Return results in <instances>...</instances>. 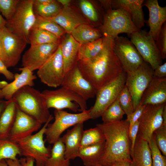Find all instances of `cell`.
Wrapping results in <instances>:
<instances>
[{
	"mask_svg": "<svg viewBox=\"0 0 166 166\" xmlns=\"http://www.w3.org/2000/svg\"><path fill=\"white\" fill-rule=\"evenodd\" d=\"M20 151L17 143L8 138H0V161L3 160H16L20 155Z\"/></svg>",
	"mask_w": 166,
	"mask_h": 166,
	"instance_id": "cell-33",
	"label": "cell"
},
{
	"mask_svg": "<svg viewBox=\"0 0 166 166\" xmlns=\"http://www.w3.org/2000/svg\"><path fill=\"white\" fill-rule=\"evenodd\" d=\"M57 1L59 3L62 4L63 7L69 6L71 2V0H58Z\"/></svg>",
	"mask_w": 166,
	"mask_h": 166,
	"instance_id": "cell-54",
	"label": "cell"
},
{
	"mask_svg": "<svg viewBox=\"0 0 166 166\" xmlns=\"http://www.w3.org/2000/svg\"><path fill=\"white\" fill-rule=\"evenodd\" d=\"M131 159L132 166H152L151 152L148 142L137 136Z\"/></svg>",
	"mask_w": 166,
	"mask_h": 166,
	"instance_id": "cell-26",
	"label": "cell"
},
{
	"mask_svg": "<svg viewBox=\"0 0 166 166\" xmlns=\"http://www.w3.org/2000/svg\"><path fill=\"white\" fill-rule=\"evenodd\" d=\"M80 9L84 14L91 21L98 23L101 22V16L96 8L89 1L82 0L79 3Z\"/></svg>",
	"mask_w": 166,
	"mask_h": 166,
	"instance_id": "cell-38",
	"label": "cell"
},
{
	"mask_svg": "<svg viewBox=\"0 0 166 166\" xmlns=\"http://www.w3.org/2000/svg\"><path fill=\"white\" fill-rule=\"evenodd\" d=\"M145 105L140 104L130 115L127 117V119L129 123V128L137 121L143 113Z\"/></svg>",
	"mask_w": 166,
	"mask_h": 166,
	"instance_id": "cell-45",
	"label": "cell"
},
{
	"mask_svg": "<svg viewBox=\"0 0 166 166\" xmlns=\"http://www.w3.org/2000/svg\"><path fill=\"white\" fill-rule=\"evenodd\" d=\"M153 76L158 78L166 77V63L158 66L153 70Z\"/></svg>",
	"mask_w": 166,
	"mask_h": 166,
	"instance_id": "cell-47",
	"label": "cell"
},
{
	"mask_svg": "<svg viewBox=\"0 0 166 166\" xmlns=\"http://www.w3.org/2000/svg\"><path fill=\"white\" fill-rule=\"evenodd\" d=\"M103 45V38L80 45L78 49V61H85L96 56L101 50Z\"/></svg>",
	"mask_w": 166,
	"mask_h": 166,
	"instance_id": "cell-32",
	"label": "cell"
},
{
	"mask_svg": "<svg viewBox=\"0 0 166 166\" xmlns=\"http://www.w3.org/2000/svg\"><path fill=\"white\" fill-rule=\"evenodd\" d=\"M36 19L33 0H20L14 14L10 19L6 21L5 26L29 44V33Z\"/></svg>",
	"mask_w": 166,
	"mask_h": 166,
	"instance_id": "cell-6",
	"label": "cell"
},
{
	"mask_svg": "<svg viewBox=\"0 0 166 166\" xmlns=\"http://www.w3.org/2000/svg\"><path fill=\"white\" fill-rule=\"evenodd\" d=\"M65 145L60 137L53 144L50 156L45 166H69L70 160L65 158Z\"/></svg>",
	"mask_w": 166,
	"mask_h": 166,
	"instance_id": "cell-30",
	"label": "cell"
},
{
	"mask_svg": "<svg viewBox=\"0 0 166 166\" xmlns=\"http://www.w3.org/2000/svg\"><path fill=\"white\" fill-rule=\"evenodd\" d=\"M126 74L125 85L132 97L135 110L153 77V70L149 64L144 61L136 70Z\"/></svg>",
	"mask_w": 166,
	"mask_h": 166,
	"instance_id": "cell-10",
	"label": "cell"
},
{
	"mask_svg": "<svg viewBox=\"0 0 166 166\" xmlns=\"http://www.w3.org/2000/svg\"><path fill=\"white\" fill-rule=\"evenodd\" d=\"M61 86L77 93L86 101L94 98L97 91L83 76L77 63L65 74Z\"/></svg>",
	"mask_w": 166,
	"mask_h": 166,
	"instance_id": "cell-16",
	"label": "cell"
},
{
	"mask_svg": "<svg viewBox=\"0 0 166 166\" xmlns=\"http://www.w3.org/2000/svg\"><path fill=\"white\" fill-rule=\"evenodd\" d=\"M19 160L22 166H34L35 161L32 157H25Z\"/></svg>",
	"mask_w": 166,
	"mask_h": 166,
	"instance_id": "cell-49",
	"label": "cell"
},
{
	"mask_svg": "<svg viewBox=\"0 0 166 166\" xmlns=\"http://www.w3.org/2000/svg\"><path fill=\"white\" fill-rule=\"evenodd\" d=\"M143 6L148 9L149 18L147 23L149 27L148 34L156 41L161 28L166 21V6H160L157 0H144Z\"/></svg>",
	"mask_w": 166,
	"mask_h": 166,
	"instance_id": "cell-19",
	"label": "cell"
},
{
	"mask_svg": "<svg viewBox=\"0 0 166 166\" xmlns=\"http://www.w3.org/2000/svg\"><path fill=\"white\" fill-rule=\"evenodd\" d=\"M47 108L57 110L67 109L74 112L87 110L86 101L75 92L63 87L55 90L45 89L42 92Z\"/></svg>",
	"mask_w": 166,
	"mask_h": 166,
	"instance_id": "cell-5",
	"label": "cell"
},
{
	"mask_svg": "<svg viewBox=\"0 0 166 166\" xmlns=\"http://www.w3.org/2000/svg\"><path fill=\"white\" fill-rule=\"evenodd\" d=\"M166 102V77L153 76L142 96L140 104L157 105Z\"/></svg>",
	"mask_w": 166,
	"mask_h": 166,
	"instance_id": "cell-20",
	"label": "cell"
},
{
	"mask_svg": "<svg viewBox=\"0 0 166 166\" xmlns=\"http://www.w3.org/2000/svg\"><path fill=\"white\" fill-rule=\"evenodd\" d=\"M12 98L21 110L42 124H45L52 115L42 92L33 87L24 86L15 93Z\"/></svg>",
	"mask_w": 166,
	"mask_h": 166,
	"instance_id": "cell-3",
	"label": "cell"
},
{
	"mask_svg": "<svg viewBox=\"0 0 166 166\" xmlns=\"http://www.w3.org/2000/svg\"><path fill=\"white\" fill-rule=\"evenodd\" d=\"M117 99L127 117L134 111L132 97L125 85L120 94Z\"/></svg>",
	"mask_w": 166,
	"mask_h": 166,
	"instance_id": "cell-39",
	"label": "cell"
},
{
	"mask_svg": "<svg viewBox=\"0 0 166 166\" xmlns=\"http://www.w3.org/2000/svg\"><path fill=\"white\" fill-rule=\"evenodd\" d=\"M0 60L3 62L6 65V57L2 43L0 40Z\"/></svg>",
	"mask_w": 166,
	"mask_h": 166,
	"instance_id": "cell-50",
	"label": "cell"
},
{
	"mask_svg": "<svg viewBox=\"0 0 166 166\" xmlns=\"http://www.w3.org/2000/svg\"><path fill=\"white\" fill-rule=\"evenodd\" d=\"M20 1V0H0V12L6 21L12 18Z\"/></svg>",
	"mask_w": 166,
	"mask_h": 166,
	"instance_id": "cell-41",
	"label": "cell"
},
{
	"mask_svg": "<svg viewBox=\"0 0 166 166\" xmlns=\"http://www.w3.org/2000/svg\"><path fill=\"white\" fill-rule=\"evenodd\" d=\"M0 40L6 56V66L8 68L15 66L19 61L27 43L6 26L0 29Z\"/></svg>",
	"mask_w": 166,
	"mask_h": 166,
	"instance_id": "cell-15",
	"label": "cell"
},
{
	"mask_svg": "<svg viewBox=\"0 0 166 166\" xmlns=\"http://www.w3.org/2000/svg\"><path fill=\"white\" fill-rule=\"evenodd\" d=\"M36 21L32 28L45 30L59 38L64 33L65 30L61 26L49 18L37 15H36Z\"/></svg>",
	"mask_w": 166,
	"mask_h": 166,
	"instance_id": "cell-35",
	"label": "cell"
},
{
	"mask_svg": "<svg viewBox=\"0 0 166 166\" xmlns=\"http://www.w3.org/2000/svg\"><path fill=\"white\" fill-rule=\"evenodd\" d=\"M59 3L53 0L48 4L38 5L33 4V10L36 15L49 18L57 15L61 10Z\"/></svg>",
	"mask_w": 166,
	"mask_h": 166,
	"instance_id": "cell-36",
	"label": "cell"
},
{
	"mask_svg": "<svg viewBox=\"0 0 166 166\" xmlns=\"http://www.w3.org/2000/svg\"><path fill=\"white\" fill-rule=\"evenodd\" d=\"M9 100H3L2 99L0 100V117L3 111L9 103Z\"/></svg>",
	"mask_w": 166,
	"mask_h": 166,
	"instance_id": "cell-53",
	"label": "cell"
},
{
	"mask_svg": "<svg viewBox=\"0 0 166 166\" xmlns=\"http://www.w3.org/2000/svg\"><path fill=\"white\" fill-rule=\"evenodd\" d=\"M70 34L80 45L93 42L102 37L100 30L86 23L76 27Z\"/></svg>",
	"mask_w": 166,
	"mask_h": 166,
	"instance_id": "cell-29",
	"label": "cell"
},
{
	"mask_svg": "<svg viewBox=\"0 0 166 166\" xmlns=\"http://www.w3.org/2000/svg\"><path fill=\"white\" fill-rule=\"evenodd\" d=\"M30 46L39 45L59 43L60 38L45 30L32 28L29 34Z\"/></svg>",
	"mask_w": 166,
	"mask_h": 166,
	"instance_id": "cell-31",
	"label": "cell"
},
{
	"mask_svg": "<svg viewBox=\"0 0 166 166\" xmlns=\"http://www.w3.org/2000/svg\"><path fill=\"white\" fill-rule=\"evenodd\" d=\"M125 114L117 98L104 112L101 117L103 123H109L121 120Z\"/></svg>",
	"mask_w": 166,
	"mask_h": 166,
	"instance_id": "cell-37",
	"label": "cell"
},
{
	"mask_svg": "<svg viewBox=\"0 0 166 166\" xmlns=\"http://www.w3.org/2000/svg\"><path fill=\"white\" fill-rule=\"evenodd\" d=\"M18 69L21 73H15L14 80L1 89L6 100L12 99L15 93L24 86L33 87L34 85V81L37 77L33 72L26 67L19 68Z\"/></svg>",
	"mask_w": 166,
	"mask_h": 166,
	"instance_id": "cell-22",
	"label": "cell"
},
{
	"mask_svg": "<svg viewBox=\"0 0 166 166\" xmlns=\"http://www.w3.org/2000/svg\"><path fill=\"white\" fill-rule=\"evenodd\" d=\"M4 99V96L1 89H0V100Z\"/></svg>",
	"mask_w": 166,
	"mask_h": 166,
	"instance_id": "cell-57",
	"label": "cell"
},
{
	"mask_svg": "<svg viewBox=\"0 0 166 166\" xmlns=\"http://www.w3.org/2000/svg\"><path fill=\"white\" fill-rule=\"evenodd\" d=\"M53 118L52 115L37 132L17 143L20 151V156L33 158L36 166H45L50 156L51 148L45 146L43 137L48 125Z\"/></svg>",
	"mask_w": 166,
	"mask_h": 166,
	"instance_id": "cell-4",
	"label": "cell"
},
{
	"mask_svg": "<svg viewBox=\"0 0 166 166\" xmlns=\"http://www.w3.org/2000/svg\"><path fill=\"white\" fill-rule=\"evenodd\" d=\"M105 136L97 127L84 131L81 137L80 148L105 141Z\"/></svg>",
	"mask_w": 166,
	"mask_h": 166,
	"instance_id": "cell-34",
	"label": "cell"
},
{
	"mask_svg": "<svg viewBox=\"0 0 166 166\" xmlns=\"http://www.w3.org/2000/svg\"><path fill=\"white\" fill-rule=\"evenodd\" d=\"M101 31L103 36H110L114 39L121 33L127 34L129 36L140 29L133 24L130 16L121 9L111 8L104 16L101 26Z\"/></svg>",
	"mask_w": 166,
	"mask_h": 166,
	"instance_id": "cell-8",
	"label": "cell"
},
{
	"mask_svg": "<svg viewBox=\"0 0 166 166\" xmlns=\"http://www.w3.org/2000/svg\"><path fill=\"white\" fill-rule=\"evenodd\" d=\"M65 75L60 44L51 57L38 70L37 76L42 82L48 86L61 85Z\"/></svg>",
	"mask_w": 166,
	"mask_h": 166,
	"instance_id": "cell-11",
	"label": "cell"
},
{
	"mask_svg": "<svg viewBox=\"0 0 166 166\" xmlns=\"http://www.w3.org/2000/svg\"><path fill=\"white\" fill-rule=\"evenodd\" d=\"M144 0H114L111 1L112 9H121L129 15L136 27L140 29L145 21L143 10Z\"/></svg>",
	"mask_w": 166,
	"mask_h": 166,
	"instance_id": "cell-21",
	"label": "cell"
},
{
	"mask_svg": "<svg viewBox=\"0 0 166 166\" xmlns=\"http://www.w3.org/2000/svg\"><path fill=\"white\" fill-rule=\"evenodd\" d=\"M83 123L78 124L72 129L68 130L61 137L65 145V156L68 160H73L77 157L84 131Z\"/></svg>",
	"mask_w": 166,
	"mask_h": 166,
	"instance_id": "cell-23",
	"label": "cell"
},
{
	"mask_svg": "<svg viewBox=\"0 0 166 166\" xmlns=\"http://www.w3.org/2000/svg\"><path fill=\"white\" fill-rule=\"evenodd\" d=\"M59 43L47 44L30 46L22 58V66L33 72L38 70L53 54Z\"/></svg>",
	"mask_w": 166,
	"mask_h": 166,
	"instance_id": "cell-18",
	"label": "cell"
},
{
	"mask_svg": "<svg viewBox=\"0 0 166 166\" xmlns=\"http://www.w3.org/2000/svg\"><path fill=\"white\" fill-rule=\"evenodd\" d=\"M0 74L3 75L8 80L13 81L14 79V74L8 69L3 62L0 60Z\"/></svg>",
	"mask_w": 166,
	"mask_h": 166,
	"instance_id": "cell-46",
	"label": "cell"
},
{
	"mask_svg": "<svg viewBox=\"0 0 166 166\" xmlns=\"http://www.w3.org/2000/svg\"><path fill=\"white\" fill-rule=\"evenodd\" d=\"M42 124L21 110L17 105L15 119L8 139L17 143L38 130Z\"/></svg>",
	"mask_w": 166,
	"mask_h": 166,
	"instance_id": "cell-17",
	"label": "cell"
},
{
	"mask_svg": "<svg viewBox=\"0 0 166 166\" xmlns=\"http://www.w3.org/2000/svg\"><path fill=\"white\" fill-rule=\"evenodd\" d=\"M105 145V141L81 148L77 157L81 159L85 166H96L103 156Z\"/></svg>",
	"mask_w": 166,
	"mask_h": 166,
	"instance_id": "cell-27",
	"label": "cell"
},
{
	"mask_svg": "<svg viewBox=\"0 0 166 166\" xmlns=\"http://www.w3.org/2000/svg\"><path fill=\"white\" fill-rule=\"evenodd\" d=\"M139 124L138 120L129 129V137L131 143L130 156L131 158L133 154L134 147L137 136Z\"/></svg>",
	"mask_w": 166,
	"mask_h": 166,
	"instance_id": "cell-44",
	"label": "cell"
},
{
	"mask_svg": "<svg viewBox=\"0 0 166 166\" xmlns=\"http://www.w3.org/2000/svg\"><path fill=\"white\" fill-rule=\"evenodd\" d=\"M96 126L101 130L105 138L104 152L99 164L108 166L117 161L131 162L128 120L103 123Z\"/></svg>",
	"mask_w": 166,
	"mask_h": 166,
	"instance_id": "cell-2",
	"label": "cell"
},
{
	"mask_svg": "<svg viewBox=\"0 0 166 166\" xmlns=\"http://www.w3.org/2000/svg\"><path fill=\"white\" fill-rule=\"evenodd\" d=\"M0 166H22L20 160L7 159L0 161Z\"/></svg>",
	"mask_w": 166,
	"mask_h": 166,
	"instance_id": "cell-48",
	"label": "cell"
},
{
	"mask_svg": "<svg viewBox=\"0 0 166 166\" xmlns=\"http://www.w3.org/2000/svg\"><path fill=\"white\" fill-rule=\"evenodd\" d=\"M131 162L125 161H117L110 165L104 166H132Z\"/></svg>",
	"mask_w": 166,
	"mask_h": 166,
	"instance_id": "cell-51",
	"label": "cell"
},
{
	"mask_svg": "<svg viewBox=\"0 0 166 166\" xmlns=\"http://www.w3.org/2000/svg\"><path fill=\"white\" fill-rule=\"evenodd\" d=\"M153 134L158 148L162 154L166 156V126L162 125Z\"/></svg>",
	"mask_w": 166,
	"mask_h": 166,
	"instance_id": "cell-42",
	"label": "cell"
},
{
	"mask_svg": "<svg viewBox=\"0 0 166 166\" xmlns=\"http://www.w3.org/2000/svg\"><path fill=\"white\" fill-rule=\"evenodd\" d=\"M126 75L124 71L114 81L97 90L95 103L90 108L91 119H94L101 117L107 109L117 99L125 85Z\"/></svg>",
	"mask_w": 166,
	"mask_h": 166,
	"instance_id": "cell-9",
	"label": "cell"
},
{
	"mask_svg": "<svg viewBox=\"0 0 166 166\" xmlns=\"http://www.w3.org/2000/svg\"><path fill=\"white\" fill-rule=\"evenodd\" d=\"M90 110V109L79 113H72L62 110L55 109L54 112V121L53 123L48 124L45 133L47 142L50 144H54L66 129L91 119Z\"/></svg>",
	"mask_w": 166,
	"mask_h": 166,
	"instance_id": "cell-7",
	"label": "cell"
},
{
	"mask_svg": "<svg viewBox=\"0 0 166 166\" xmlns=\"http://www.w3.org/2000/svg\"><path fill=\"white\" fill-rule=\"evenodd\" d=\"M165 105L166 103L145 105L138 120L137 137L149 143L154 132L163 124L162 113Z\"/></svg>",
	"mask_w": 166,
	"mask_h": 166,
	"instance_id": "cell-14",
	"label": "cell"
},
{
	"mask_svg": "<svg viewBox=\"0 0 166 166\" xmlns=\"http://www.w3.org/2000/svg\"><path fill=\"white\" fill-rule=\"evenodd\" d=\"M103 45L100 53L88 61H78L84 77L97 90L117 79L124 70L113 49L114 39L103 36Z\"/></svg>",
	"mask_w": 166,
	"mask_h": 166,
	"instance_id": "cell-1",
	"label": "cell"
},
{
	"mask_svg": "<svg viewBox=\"0 0 166 166\" xmlns=\"http://www.w3.org/2000/svg\"><path fill=\"white\" fill-rule=\"evenodd\" d=\"M6 23V20L4 18L0 13V29L5 26Z\"/></svg>",
	"mask_w": 166,
	"mask_h": 166,
	"instance_id": "cell-55",
	"label": "cell"
},
{
	"mask_svg": "<svg viewBox=\"0 0 166 166\" xmlns=\"http://www.w3.org/2000/svg\"><path fill=\"white\" fill-rule=\"evenodd\" d=\"M49 19L61 26L68 34L78 26L85 24L83 19L69 6L63 7L56 16Z\"/></svg>",
	"mask_w": 166,
	"mask_h": 166,
	"instance_id": "cell-25",
	"label": "cell"
},
{
	"mask_svg": "<svg viewBox=\"0 0 166 166\" xmlns=\"http://www.w3.org/2000/svg\"><path fill=\"white\" fill-rule=\"evenodd\" d=\"M131 41L141 56L153 70L162 64V59L156 42L145 30H139L130 35Z\"/></svg>",
	"mask_w": 166,
	"mask_h": 166,
	"instance_id": "cell-13",
	"label": "cell"
},
{
	"mask_svg": "<svg viewBox=\"0 0 166 166\" xmlns=\"http://www.w3.org/2000/svg\"><path fill=\"white\" fill-rule=\"evenodd\" d=\"M80 45L69 34L66 35L60 44L65 74L77 63L78 53Z\"/></svg>",
	"mask_w": 166,
	"mask_h": 166,
	"instance_id": "cell-24",
	"label": "cell"
},
{
	"mask_svg": "<svg viewBox=\"0 0 166 166\" xmlns=\"http://www.w3.org/2000/svg\"><path fill=\"white\" fill-rule=\"evenodd\" d=\"M96 166H104L101 164H97Z\"/></svg>",
	"mask_w": 166,
	"mask_h": 166,
	"instance_id": "cell-58",
	"label": "cell"
},
{
	"mask_svg": "<svg viewBox=\"0 0 166 166\" xmlns=\"http://www.w3.org/2000/svg\"><path fill=\"white\" fill-rule=\"evenodd\" d=\"M113 49L126 73L136 70L144 61L134 45L126 37L118 36L115 38Z\"/></svg>",
	"mask_w": 166,
	"mask_h": 166,
	"instance_id": "cell-12",
	"label": "cell"
},
{
	"mask_svg": "<svg viewBox=\"0 0 166 166\" xmlns=\"http://www.w3.org/2000/svg\"><path fill=\"white\" fill-rule=\"evenodd\" d=\"M148 144L151 152L152 166H166V156L162 154L158 148L153 133Z\"/></svg>",
	"mask_w": 166,
	"mask_h": 166,
	"instance_id": "cell-40",
	"label": "cell"
},
{
	"mask_svg": "<svg viewBox=\"0 0 166 166\" xmlns=\"http://www.w3.org/2000/svg\"><path fill=\"white\" fill-rule=\"evenodd\" d=\"M162 59L166 58V22L163 24L157 40L156 41Z\"/></svg>",
	"mask_w": 166,
	"mask_h": 166,
	"instance_id": "cell-43",
	"label": "cell"
},
{
	"mask_svg": "<svg viewBox=\"0 0 166 166\" xmlns=\"http://www.w3.org/2000/svg\"><path fill=\"white\" fill-rule=\"evenodd\" d=\"M54 0H33V4L42 5L49 4L52 2Z\"/></svg>",
	"mask_w": 166,
	"mask_h": 166,
	"instance_id": "cell-52",
	"label": "cell"
},
{
	"mask_svg": "<svg viewBox=\"0 0 166 166\" xmlns=\"http://www.w3.org/2000/svg\"><path fill=\"white\" fill-rule=\"evenodd\" d=\"M8 83L5 81H0V89H2L5 86H6Z\"/></svg>",
	"mask_w": 166,
	"mask_h": 166,
	"instance_id": "cell-56",
	"label": "cell"
},
{
	"mask_svg": "<svg viewBox=\"0 0 166 166\" xmlns=\"http://www.w3.org/2000/svg\"><path fill=\"white\" fill-rule=\"evenodd\" d=\"M17 104L12 98L3 111L0 117V138H7L14 123Z\"/></svg>",
	"mask_w": 166,
	"mask_h": 166,
	"instance_id": "cell-28",
	"label": "cell"
}]
</instances>
